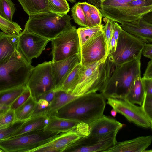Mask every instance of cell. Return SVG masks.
Segmentation results:
<instances>
[{
  "mask_svg": "<svg viewBox=\"0 0 152 152\" xmlns=\"http://www.w3.org/2000/svg\"><path fill=\"white\" fill-rule=\"evenodd\" d=\"M77 30L73 26L50 41L52 62L64 60L80 53L81 46Z\"/></svg>",
  "mask_w": 152,
  "mask_h": 152,
  "instance_id": "obj_9",
  "label": "cell"
},
{
  "mask_svg": "<svg viewBox=\"0 0 152 152\" xmlns=\"http://www.w3.org/2000/svg\"><path fill=\"white\" fill-rule=\"evenodd\" d=\"M80 122L62 118L56 116L50 117L44 128L47 131L60 133L68 131L76 126Z\"/></svg>",
  "mask_w": 152,
  "mask_h": 152,
  "instance_id": "obj_24",
  "label": "cell"
},
{
  "mask_svg": "<svg viewBox=\"0 0 152 152\" xmlns=\"http://www.w3.org/2000/svg\"><path fill=\"white\" fill-rule=\"evenodd\" d=\"M80 54V63L84 66L106 59L108 52L103 30L81 46Z\"/></svg>",
  "mask_w": 152,
  "mask_h": 152,
  "instance_id": "obj_11",
  "label": "cell"
},
{
  "mask_svg": "<svg viewBox=\"0 0 152 152\" xmlns=\"http://www.w3.org/2000/svg\"><path fill=\"white\" fill-rule=\"evenodd\" d=\"M117 44V42L113 36V34L110 42V50L109 52L108 56L115 52Z\"/></svg>",
  "mask_w": 152,
  "mask_h": 152,
  "instance_id": "obj_48",
  "label": "cell"
},
{
  "mask_svg": "<svg viewBox=\"0 0 152 152\" xmlns=\"http://www.w3.org/2000/svg\"><path fill=\"white\" fill-rule=\"evenodd\" d=\"M145 93L152 95V78H142Z\"/></svg>",
  "mask_w": 152,
  "mask_h": 152,
  "instance_id": "obj_44",
  "label": "cell"
},
{
  "mask_svg": "<svg viewBox=\"0 0 152 152\" xmlns=\"http://www.w3.org/2000/svg\"><path fill=\"white\" fill-rule=\"evenodd\" d=\"M134 0H106L96 7L100 11L116 9L125 6Z\"/></svg>",
  "mask_w": 152,
  "mask_h": 152,
  "instance_id": "obj_33",
  "label": "cell"
},
{
  "mask_svg": "<svg viewBox=\"0 0 152 152\" xmlns=\"http://www.w3.org/2000/svg\"><path fill=\"white\" fill-rule=\"evenodd\" d=\"M25 121H15L10 126L0 129V140L8 139L21 126Z\"/></svg>",
  "mask_w": 152,
  "mask_h": 152,
  "instance_id": "obj_34",
  "label": "cell"
},
{
  "mask_svg": "<svg viewBox=\"0 0 152 152\" xmlns=\"http://www.w3.org/2000/svg\"><path fill=\"white\" fill-rule=\"evenodd\" d=\"M10 109V106L4 104H0V116L6 113Z\"/></svg>",
  "mask_w": 152,
  "mask_h": 152,
  "instance_id": "obj_49",
  "label": "cell"
},
{
  "mask_svg": "<svg viewBox=\"0 0 152 152\" xmlns=\"http://www.w3.org/2000/svg\"><path fill=\"white\" fill-rule=\"evenodd\" d=\"M80 4L86 16L88 24L92 5L86 2H80Z\"/></svg>",
  "mask_w": 152,
  "mask_h": 152,
  "instance_id": "obj_45",
  "label": "cell"
},
{
  "mask_svg": "<svg viewBox=\"0 0 152 152\" xmlns=\"http://www.w3.org/2000/svg\"><path fill=\"white\" fill-rule=\"evenodd\" d=\"M152 142L151 135L139 136L130 140L117 142L104 152H142Z\"/></svg>",
  "mask_w": 152,
  "mask_h": 152,
  "instance_id": "obj_17",
  "label": "cell"
},
{
  "mask_svg": "<svg viewBox=\"0 0 152 152\" xmlns=\"http://www.w3.org/2000/svg\"><path fill=\"white\" fill-rule=\"evenodd\" d=\"M71 16L74 22L83 27H88L85 14L80 4V2L76 3L71 10Z\"/></svg>",
  "mask_w": 152,
  "mask_h": 152,
  "instance_id": "obj_32",
  "label": "cell"
},
{
  "mask_svg": "<svg viewBox=\"0 0 152 152\" xmlns=\"http://www.w3.org/2000/svg\"><path fill=\"white\" fill-rule=\"evenodd\" d=\"M82 66L81 63L77 64L68 75L58 89L71 91L80 79Z\"/></svg>",
  "mask_w": 152,
  "mask_h": 152,
  "instance_id": "obj_27",
  "label": "cell"
},
{
  "mask_svg": "<svg viewBox=\"0 0 152 152\" xmlns=\"http://www.w3.org/2000/svg\"><path fill=\"white\" fill-rule=\"evenodd\" d=\"M105 99L101 93L96 92L77 97L60 109L55 116L89 124L104 115Z\"/></svg>",
  "mask_w": 152,
  "mask_h": 152,
  "instance_id": "obj_1",
  "label": "cell"
},
{
  "mask_svg": "<svg viewBox=\"0 0 152 152\" xmlns=\"http://www.w3.org/2000/svg\"><path fill=\"white\" fill-rule=\"evenodd\" d=\"M106 0H100V3L98 4H101L103 2H104V1H105ZM96 5V6H97Z\"/></svg>",
  "mask_w": 152,
  "mask_h": 152,
  "instance_id": "obj_55",
  "label": "cell"
},
{
  "mask_svg": "<svg viewBox=\"0 0 152 152\" xmlns=\"http://www.w3.org/2000/svg\"><path fill=\"white\" fill-rule=\"evenodd\" d=\"M27 87L36 101L40 96L56 89L52 61H45L34 67L28 78Z\"/></svg>",
  "mask_w": 152,
  "mask_h": 152,
  "instance_id": "obj_8",
  "label": "cell"
},
{
  "mask_svg": "<svg viewBox=\"0 0 152 152\" xmlns=\"http://www.w3.org/2000/svg\"><path fill=\"white\" fill-rule=\"evenodd\" d=\"M27 87V86H23L0 91V104L11 106Z\"/></svg>",
  "mask_w": 152,
  "mask_h": 152,
  "instance_id": "obj_28",
  "label": "cell"
},
{
  "mask_svg": "<svg viewBox=\"0 0 152 152\" xmlns=\"http://www.w3.org/2000/svg\"><path fill=\"white\" fill-rule=\"evenodd\" d=\"M143 152H152V149L145 150Z\"/></svg>",
  "mask_w": 152,
  "mask_h": 152,
  "instance_id": "obj_54",
  "label": "cell"
},
{
  "mask_svg": "<svg viewBox=\"0 0 152 152\" xmlns=\"http://www.w3.org/2000/svg\"><path fill=\"white\" fill-rule=\"evenodd\" d=\"M50 40L24 30L18 37L17 50L31 64L33 59L39 57Z\"/></svg>",
  "mask_w": 152,
  "mask_h": 152,
  "instance_id": "obj_13",
  "label": "cell"
},
{
  "mask_svg": "<svg viewBox=\"0 0 152 152\" xmlns=\"http://www.w3.org/2000/svg\"><path fill=\"white\" fill-rule=\"evenodd\" d=\"M142 54L144 56L152 60V43H144Z\"/></svg>",
  "mask_w": 152,
  "mask_h": 152,
  "instance_id": "obj_46",
  "label": "cell"
},
{
  "mask_svg": "<svg viewBox=\"0 0 152 152\" xmlns=\"http://www.w3.org/2000/svg\"><path fill=\"white\" fill-rule=\"evenodd\" d=\"M141 58L116 65L101 92L105 98H126L133 82L141 75Z\"/></svg>",
  "mask_w": 152,
  "mask_h": 152,
  "instance_id": "obj_4",
  "label": "cell"
},
{
  "mask_svg": "<svg viewBox=\"0 0 152 152\" xmlns=\"http://www.w3.org/2000/svg\"><path fill=\"white\" fill-rule=\"evenodd\" d=\"M116 66L108 56L104 60L86 66H83L80 79L70 92L74 96L77 97L98 91L101 92Z\"/></svg>",
  "mask_w": 152,
  "mask_h": 152,
  "instance_id": "obj_2",
  "label": "cell"
},
{
  "mask_svg": "<svg viewBox=\"0 0 152 152\" xmlns=\"http://www.w3.org/2000/svg\"><path fill=\"white\" fill-rule=\"evenodd\" d=\"M126 5L131 7H144L152 5V0H134Z\"/></svg>",
  "mask_w": 152,
  "mask_h": 152,
  "instance_id": "obj_42",
  "label": "cell"
},
{
  "mask_svg": "<svg viewBox=\"0 0 152 152\" xmlns=\"http://www.w3.org/2000/svg\"><path fill=\"white\" fill-rule=\"evenodd\" d=\"M67 1L70 2L72 4H73L75 2L76 0H67Z\"/></svg>",
  "mask_w": 152,
  "mask_h": 152,
  "instance_id": "obj_53",
  "label": "cell"
},
{
  "mask_svg": "<svg viewBox=\"0 0 152 152\" xmlns=\"http://www.w3.org/2000/svg\"><path fill=\"white\" fill-rule=\"evenodd\" d=\"M141 106L148 118L152 121V95L145 93Z\"/></svg>",
  "mask_w": 152,
  "mask_h": 152,
  "instance_id": "obj_41",
  "label": "cell"
},
{
  "mask_svg": "<svg viewBox=\"0 0 152 152\" xmlns=\"http://www.w3.org/2000/svg\"><path fill=\"white\" fill-rule=\"evenodd\" d=\"M28 16L37 13L53 12L48 0H18Z\"/></svg>",
  "mask_w": 152,
  "mask_h": 152,
  "instance_id": "obj_22",
  "label": "cell"
},
{
  "mask_svg": "<svg viewBox=\"0 0 152 152\" xmlns=\"http://www.w3.org/2000/svg\"><path fill=\"white\" fill-rule=\"evenodd\" d=\"M152 11V5L144 7L126 5L111 10L100 11L102 17L121 23L135 22Z\"/></svg>",
  "mask_w": 152,
  "mask_h": 152,
  "instance_id": "obj_15",
  "label": "cell"
},
{
  "mask_svg": "<svg viewBox=\"0 0 152 152\" xmlns=\"http://www.w3.org/2000/svg\"><path fill=\"white\" fill-rule=\"evenodd\" d=\"M76 97L70 91L57 89L54 99L49 104L47 115L50 117L55 115L60 109Z\"/></svg>",
  "mask_w": 152,
  "mask_h": 152,
  "instance_id": "obj_23",
  "label": "cell"
},
{
  "mask_svg": "<svg viewBox=\"0 0 152 152\" xmlns=\"http://www.w3.org/2000/svg\"><path fill=\"white\" fill-rule=\"evenodd\" d=\"M15 110L10 109L8 112L0 116V129L7 127L14 122Z\"/></svg>",
  "mask_w": 152,
  "mask_h": 152,
  "instance_id": "obj_39",
  "label": "cell"
},
{
  "mask_svg": "<svg viewBox=\"0 0 152 152\" xmlns=\"http://www.w3.org/2000/svg\"><path fill=\"white\" fill-rule=\"evenodd\" d=\"M103 25L79 28L77 30L80 46L99 31L102 30Z\"/></svg>",
  "mask_w": 152,
  "mask_h": 152,
  "instance_id": "obj_30",
  "label": "cell"
},
{
  "mask_svg": "<svg viewBox=\"0 0 152 152\" xmlns=\"http://www.w3.org/2000/svg\"><path fill=\"white\" fill-rule=\"evenodd\" d=\"M90 134L88 124L80 122L71 130L62 133L56 138L41 146L43 152H63L69 145Z\"/></svg>",
  "mask_w": 152,
  "mask_h": 152,
  "instance_id": "obj_14",
  "label": "cell"
},
{
  "mask_svg": "<svg viewBox=\"0 0 152 152\" xmlns=\"http://www.w3.org/2000/svg\"><path fill=\"white\" fill-rule=\"evenodd\" d=\"M114 21L110 18H107L105 25L103 26V31L107 44L108 53L110 50V42L113 34Z\"/></svg>",
  "mask_w": 152,
  "mask_h": 152,
  "instance_id": "obj_38",
  "label": "cell"
},
{
  "mask_svg": "<svg viewBox=\"0 0 152 152\" xmlns=\"http://www.w3.org/2000/svg\"><path fill=\"white\" fill-rule=\"evenodd\" d=\"M37 102L31 96L25 103L15 110L14 122L26 121L30 118Z\"/></svg>",
  "mask_w": 152,
  "mask_h": 152,
  "instance_id": "obj_26",
  "label": "cell"
},
{
  "mask_svg": "<svg viewBox=\"0 0 152 152\" xmlns=\"http://www.w3.org/2000/svg\"><path fill=\"white\" fill-rule=\"evenodd\" d=\"M88 1L91 4L96 6L100 3V0H88Z\"/></svg>",
  "mask_w": 152,
  "mask_h": 152,
  "instance_id": "obj_51",
  "label": "cell"
},
{
  "mask_svg": "<svg viewBox=\"0 0 152 152\" xmlns=\"http://www.w3.org/2000/svg\"><path fill=\"white\" fill-rule=\"evenodd\" d=\"M141 39L122 29L115 51L108 56L116 65L141 58L144 43Z\"/></svg>",
  "mask_w": 152,
  "mask_h": 152,
  "instance_id": "obj_7",
  "label": "cell"
},
{
  "mask_svg": "<svg viewBox=\"0 0 152 152\" xmlns=\"http://www.w3.org/2000/svg\"><path fill=\"white\" fill-rule=\"evenodd\" d=\"M113 24V35L117 42L122 28L121 25L116 22L114 21Z\"/></svg>",
  "mask_w": 152,
  "mask_h": 152,
  "instance_id": "obj_47",
  "label": "cell"
},
{
  "mask_svg": "<svg viewBox=\"0 0 152 152\" xmlns=\"http://www.w3.org/2000/svg\"><path fill=\"white\" fill-rule=\"evenodd\" d=\"M17 50L7 60L0 64V91L27 83L34 68Z\"/></svg>",
  "mask_w": 152,
  "mask_h": 152,
  "instance_id": "obj_5",
  "label": "cell"
},
{
  "mask_svg": "<svg viewBox=\"0 0 152 152\" xmlns=\"http://www.w3.org/2000/svg\"><path fill=\"white\" fill-rule=\"evenodd\" d=\"M81 62L80 53L61 61L52 62L56 89H58L74 67Z\"/></svg>",
  "mask_w": 152,
  "mask_h": 152,
  "instance_id": "obj_16",
  "label": "cell"
},
{
  "mask_svg": "<svg viewBox=\"0 0 152 152\" xmlns=\"http://www.w3.org/2000/svg\"><path fill=\"white\" fill-rule=\"evenodd\" d=\"M57 89H54L47 92L38 97L37 101L39 99H43L47 101L49 104L54 99Z\"/></svg>",
  "mask_w": 152,
  "mask_h": 152,
  "instance_id": "obj_43",
  "label": "cell"
},
{
  "mask_svg": "<svg viewBox=\"0 0 152 152\" xmlns=\"http://www.w3.org/2000/svg\"><path fill=\"white\" fill-rule=\"evenodd\" d=\"M49 103L46 100L39 99L37 101V104L30 118L44 114H47Z\"/></svg>",
  "mask_w": 152,
  "mask_h": 152,
  "instance_id": "obj_37",
  "label": "cell"
},
{
  "mask_svg": "<svg viewBox=\"0 0 152 152\" xmlns=\"http://www.w3.org/2000/svg\"><path fill=\"white\" fill-rule=\"evenodd\" d=\"M90 134L103 135L112 132H118L124 124L114 118L104 115L88 124Z\"/></svg>",
  "mask_w": 152,
  "mask_h": 152,
  "instance_id": "obj_19",
  "label": "cell"
},
{
  "mask_svg": "<svg viewBox=\"0 0 152 152\" xmlns=\"http://www.w3.org/2000/svg\"><path fill=\"white\" fill-rule=\"evenodd\" d=\"M31 96L30 91L27 87L23 93L11 104V109L16 110L25 103Z\"/></svg>",
  "mask_w": 152,
  "mask_h": 152,
  "instance_id": "obj_40",
  "label": "cell"
},
{
  "mask_svg": "<svg viewBox=\"0 0 152 152\" xmlns=\"http://www.w3.org/2000/svg\"><path fill=\"white\" fill-rule=\"evenodd\" d=\"M24 30L50 41L72 27V18L67 14L55 12L40 13L29 16Z\"/></svg>",
  "mask_w": 152,
  "mask_h": 152,
  "instance_id": "obj_3",
  "label": "cell"
},
{
  "mask_svg": "<svg viewBox=\"0 0 152 152\" xmlns=\"http://www.w3.org/2000/svg\"><path fill=\"white\" fill-rule=\"evenodd\" d=\"M107 103L117 112L124 115L129 121L138 126L150 127L151 121L147 117L142 107L128 101L126 98L107 99Z\"/></svg>",
  "mask_w": 152,
  "mask_h": 152,
  "instance_id": "obj_12",
  "label": "cell"
},
{
  "mask_svg": "<svg viewBox=\"0 0 152 152\" xmlns=\"http://www.w3.org/2000/svg\"><path fill=\"white\" fill-rule=\"evenodd\" d=\"M150 127L151 128V129L152 130V121H151V125Z\"/></svg>",
  "mask_w": 152,
  "mask_h": 152,
  "instance_id": "obj_56",
  "label": "cell"
},
{
  "mask_svg": "<svg viewBox=\"0 0 152 152\" xmlns=\"http://www.w3.org/2000/svg\"><path fill=\"white\" fill-rule=\"evenodd\" d=\"M16 10L15 4L11 0H0V16L5 19L12 21Z\"/></svg>",
  "mask_w": 152,
  "mask_h": 152,
  "instance_id": "obj_31",
  "label": "cell"
},
{
  "mask_svg": "<svg viewBox=\"0 0 152 152\" xmlns=\"http://www.w3.org/2000/svg\"><path fill=\"white\" fill-rule=\"evenodd\" d=\"M122 29L146 43L152 42V24L142 17L137 21L121 23Z\"/></svg>",
  "mask_w": 152,
  "mask_h": 152,
  "instance_id": "obj_18",
  "label": "cell"
},
{
  "mask_svg": "<svg viewBox=\"0 0 152 152\" xmlns=\"http://www.w3.org/2000/svg\"><path fill=\"white\" fill-rule=\"evenodd\" d=\"M19 36L0 33V64L8 60L17 50Z\"/></svg>",
  "mask_w": 152,
  "mask_h": 152,
  "instance_id": "obj_21",
  "label": "cell"
},
{
  "mask_svg": "<svg viewBox=\"0 0 152 152\" xmlns=\"http://www.w3.org/2000/svg\"><path fill=\"white\" fill-rule=\"evenodd\" d=\"M117 112L114 109H113L111 111L110 113L111 115L113 117L116 116L117 114Z\"/></svg>",
  "mask_w": 152,
  "mask_h": 152,
  "instance_id": "obj_52",
  "label": "cell"
},
{
  "mask_svg": "<svg viewBox=\"0 0 152 152\" xmlns=\"http://www.w3.org/2000/svg\"><path fill=\"white\" fill-rule=\"evenodd\" d=\"M145 94L143 80L140 75L133 82L126 98L131 102L141 106Z\"/></svg>",
  "mask_w": 152,
  "mask_h": 152,
  "instance_id": "obj_25",
  "label": "cell"
},
{
  "mask_svg": "<svg viewBox=\"0 0 152 152\" xmlns=\"http://www.w3.org/2000/svg\"><path fill=\"white\" fill-rule=\"evenodd\" d=\"M0 28L5 34L11 36H19L22 29L17 23L8 20L0 16Z\"/></svg>",
  "mask_w": 152,
  "mask_h": 152,
  "instance_id": "obj_29",
  "label": "cell"
},
{
  "mask_svg": "<svg viewBox=\"0 0 152 152\" xmlns=\"http://www.w3.org/2000/svg\"><path fill=\"white\" fill-rule=\"evenodd\" d=\"M50 118L47 114L31 117L26 121L9 138L18 137L30 132L43 129L48 124Z\"/></svg>",
  "mask_w": 152,
  "mask_h": 152,
  "instance_id": "obj_20",
  "label": "cell"
},
{
  "mask_svg": "<svg viewBox=\"0 0 152 152\" xmlns=\"http://www.w3.org/2000/svg\"><path fill=\"white\" fill-rule=\"evenodd\" d=\"M102 15L99 10L92 5L90 13L88 27L102 25Z\"/></svg>",
  "mask_w": 152,
  "mask_h": 152,
  "instance_id": "obj_36",
  "label": "cell"
},
{
  "mask_svg": "<svg viewBox=\"0 0 152 152\" xmlns=\"http://www.w3.org/2000/svg\"><path fill=\"white\" fill-rule=\"evenodd\" d=\"M117 132L103 135L90 134L82 137L67 146L63 152H104L115 145Z\"/></svg>",
  "mask_w": 152,
  "mask_h": 152,
  "instance_id": "obj_10",
  "label": "cell"
},
{
  "mask_svg": "<svg viewBox=\"0 0 152 152\" xmlns=\"http://www.w3.org/2000/svg\"><path fill=\"white\" fill-rule=\"evenodd\" d=\"M54 12L63 14H67L70 10L67 0H48Z\"/></svg>",
  "mask_w": 152,
  "mask_h": 152,
  "instance_id": "obj_35",
  "label": "cell"
},
{
  "mask_svg": "<svg viewBox=\"0 0 152 152\" xmlns=\"http://www.w3.org/2000/svg\"><path fill=\"white\" fill-rule=\"evenodd\" d=\"M62 133L47 131L44 129L0 140V150L7 152H32L56 138Z\"/></svg>",
  "mask_w": 152,
  "mask_h": 152,
  "instance_id": "obj_6",
  "label": "cell"
},
{
  "mask_svg": "<svg viewBox=\"0 0 152 152\" xmlns=\"http://www.w3.org/2000/svg\"><path fill=\"white\" fill-rule=\"evenodd\" d=\"M142 18L152 24V11L144 15Z\"/></svg>",
  "mask_w": 152,
  "mask_h": 152,
  "instance_id": "obj_50",
  "label": "cell"
}]
</instances>
